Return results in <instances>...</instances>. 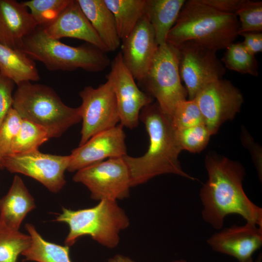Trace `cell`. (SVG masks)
<instances>
[{
	"mask_svg": "<svg viewBox=\"0 0 262 262\" xmlns=\"http://www.w3.org/2000/svg\"><path fill=\"white\" fill-rule=\"evenodd\" d=\"M205 166L208 178L200 192L203 220L220 229L225 217L235 214L262 227V209L249 199L243 189L245 170L242 165L227 158L209 156Z\"/></svg>",
	"mask_w": 262,
	"mask_h": 262,
	"instance_id": "cell-1",
	"label": "cell"
},
{
	"mask_svg": "<svg viewBox=\"0 0 262 262\" xmlns=\"http://www.w3.org/2000/svg\"><path fill=\"white\" fill-rule=\"evenodd\" d=\"M139 120L145 125L149 143L147 152L142 156L133 157L127 154L123 157L130 171L131 187L166 174L195 180L180 166L178 158L182 149L176 131L156 101L141 110Z\"/></svg>",
	"mask_w": 262,
	"mask_h": 262,
	"instance_id": "cell-2",
	"label": "cell"
},
{
	"mask_svg": "<svg viewBox=\"0 0 262 262\" xmlns=\"http://www.w3.org/2000/svg\"><path fill=\"white\" fill-rule=\"evenodd\" d=\"M237 16L220 12L199 0L186 1L166 42L178 47L195 41L216 51L226 49L238 36Z\"/></svg>",
	"mask_w": 262,
	"mask_h": 262,
	"instance_id": "cell-3",
	"label": "cell"
},
{
	"mask_svg": "<svg viewBox=\"0 0 262 262\" xmlns=\"http://www.w3.org/2000/svg\"><path fill=\"white\" fill-rule=\"evenodd\" d=\"M17 85L12 108L22 119L44 128L50 138L59 137L81 121L78 107L66 105L52 88L31 82Z\"/></svg>",
	"mask_w": 262,
	"mask_h": 262,
	"instance_id": "cell-4",
	"label": "cell"
},
{
	"mask_svg": "<svg viewBox=\"0 0 262 262\" xmlns=\"http://www.w3.org/2000/svg\"><path fill=\"white\" fill-rule=\"evenodd\" d=\"M33 60L41 62L50 71H73L79 68L99 72L111 64L106 52L88 43L72 47L48 36L37 27L23 40L19 49Z\"/></svg>",
	"mask_w": 262,
	"mask_h": 262,
	"instance_id": "cell-5",
	"label": "cell"
},
{
	"mask_svg": "<svg viewBox=\"0 0 262 262\" xmlns=\"http://www.w3.org/2000/svg\"><path fill=\"white\" fill-rule=\"evenodd\" d=\"M55 221L68 225L69 230L65 244L69 247L79 238L89 235L100 245L114 248L119 244L120 232L130 225L128 217L116 201L107 199L87 209L63 208Z\"/></svg>",
	"mask_w": 262,
	"mask_h": 262,
	"instance_id": "cell-6",
	"label": "cell"
},
{
	"mask_svg": "<svg viewBox=\"0 0 262 262\" xmlns=\"http://www.w3.org/2000/svg\"><path fill=\"white\" fill-rule=\"evenodd\" d=\"M147 93L156 99L171 120L174 110L187 95L179 69L178 50L167 43L159 46L149 68L140 82Z\"/></svg>",
	"mask_w": 262,
	"mask_h": 262,
	"instance_id": "cell-7",
	"label": "cell"
},
{
	"mask_svg": "<svg viewBox=\"0 0 262 262\" xmlns=\"http://www.w3.org/2000/svg\"><path fill=\"white\" fill-rule=\"evenodd\" d=\"M176 48L180 77L189 99H194L209 83L223 78L226 68L216 51L193 41L184 42Z\"/></svg>",
	"mask_w": 262,
	"mask_h": 262,
	"instance_id": "cell-8",
	"label": "cell"
},
{
	"mask_svg": "<svg viewBox=\"0 0 262 262\" xmlns=\"http://www.w3.org/2000/svg\"><path fill=\"white\" fill-rule=\"evenodd\" d=\"M73 180L85 185L91 197L99 201L127 198L131 187L130 171L123 157L108 159L80 169Z\"/></svg>",
	"mask_w": 262,
	"mask_h": 262,
	"instance_id": "cell-9",
	"label": "cell"
},
{
	"mask_svg": "<svg viewBox=\"0 0 262 262\" xmlns=\"http://www.w3.org/2000/svg\"><path fill=\"white\" fill-rule=\"evenodd\" d=\"M78 107L82 121L79 146L94 135L115 127L120 123L116 100L111 82L107 81L97 88L85 87L79 92Z\"/></svg>",
	"mask_w": 262,
	"mask_h": 262,
	"instance_id": "cell-10",
	"label": "cell"
},
{
	"mask_svg": "<svg viewBox=\"0 0 262 262\" xmlns=\"http://www.w3.org/2000/svg\"><path fill=\"white\" fill-rule=\"evenodd\" d=\"M70 155L43 153L38 150L2 158V164L11 173H20L37 180L51 192L57 193L64 186L65 172Z\"/></svg>",
	"mask_w": 262,
	"mask_h": 262,
	"instance_id": "cell-11",
	"label": "cell"
},
{
	"mask_svg": "<svg viewBox=\"0 0 262 262\" xmlns=\"http://www.w3.org/2000/svg\"><path fill=\"white\" fill-rule=\"evenodd\" d=\"M194 99L200 109L204 124L212 135L223 123L234 117L244 102L239 89L223 78L205 86Z\"/></svg>",
	"mask_w": 262,
	"mask_h": 262,
	"instance_id": "cell-12",
	"label": "cell"
},
{
	"mask_svg": "<svg viewBox=\"0 0 262 262\" xmlns=\"http://www.w3.org/2000/svg\"><path fill=\"white\" fill-rule=\"evenodd\" d=\"M110 65L111 70L106 78L115 92L120 124L133 129L139 124L141 110L153 102L152 98L139 88L123 62L121 52L115 55Z\"/></svg>",
	"mask_w": 262,
	"mask_h": 262,
	"instance_id": "cell-13",
	"label": "cell"
},
{
	"mask_svg": "<svg viewBox=\"0 0 262 262\" xmlns=\"http://www.w3.org/2000/svg\"><path fill=\"white\" fill-rule=\"evenodd\" d=\"M123 126L118 124L90 138L71 151L67 170L77 171L108 158L122 157L127 154Z\"/></svg>",
	"mask_w": 262,
	"mask_h": 262,
	"instance_id": "cell-14",
	"label": "cell"
},
{
	"mask_svg": "<svg viewBox=\"0 0 262 262\" xmlns=\"http://www.w3.org/2000/svg\"><path fill=\"white\" fill-rule=\"evenodd\" d=\"M122 41L120 52L123 62L135 80L140 82L159 46L153 29L145 14Z\"/></svg>",
	"mask_w": 262,
	"mask_h": 262,
	"instance_id": "cell-15",
	"label": "cell"
},
{
	"mask_svg": "<svg viewBox=\"0 0 262 262\" xmlns=\"http://www.w3.org/2000/svg\"><path fill=\"white\" fill-rule=\"evenodd\" d=\"M207 243L214 251L243 262L252 258L261 247L262 227L247 222L243 226L233 225L213 235Z\"/></svg>",
	"mask_w": 262,
	"mask_h": 262,
	"instance_id": "cell-16",
	"label": "cell"
},
{
	"mask_svg": "<svg viewBox=\"0 0 262 262\" xmlns=\"http://www.w3.org/2000/svg\"><path fill=\"white\" fill-rule=\"evenodd\" d=\"M42 28L50 38L59 40L68 37L82 40L107 52L77 0H71L52 23Z\"/></svg>",
	"mask_w": 262,
	"mask_h": 262,
	"instance_id": "cell-17",
	"label": "cell"
},
{
	"mask_svg": "<svg viewBox=\"0 0 262 262\" xmlns=\"http://www.w3.org/2000/svg\"><path fill=\"white\" fill-rule=\"evenodd\" d=\"M37 24L23 2L15 0H0V43L19 49L25 37Z\"/></svg>",
	"mask_w": 262,
	"mask_h": 262,
	"instance_id": "cell-18",
	"label": "cell"
},
{
	"mask_svg": "<svg viewBox=\"0 0 262 262\" xmlns=\"http://www.w3.org/2000/svg\"><path fill=\"white\" fill-rule=\"evenodd\" d=\"M35 208L34 200L21 178L15 175L7 193L0 199V222L16 230Z\"/></svg>",
	"mask_w": 262,
	"mask_h": 262,
	"instance_id": "cell-19",
	"label": "cell"
},
{
	"mask_svg": "<svg viewBox=\"0 0 262 262\" xmlns=\"http://www.w3.org/2000/svg\"><path fill=\"white\" fill-rule=\"evenodd\" d=\"M82 11L99 36L107 52L120 45L114 15L104 0H77Z\"/></svg>",
	"mask_w": 262,
	"mask_h": 262,
	"instance_id": "cell-20",
	"label": "cell"
},
{
	"mask_svg": "<svg viewBox=\"0 0 262 262\" xmlns=\"http://www.w3.org/2000/svg\"><path fill=\"white\" fill-rule=\"evenodd\" d=\"M185 0H146L145 15L155 33L158 46L166 37L176 22Z\"/></svg>",
	"mask_w": 262,
	"mask_h": 262,
	"instance_id": "cell-21",
	"label": "cell"
},
{
	"mask_svg": "<svg viewBox=\"0 0 262 262\" xmlns=\"http://www.w3.org/2000/svg\"><path fill=\"white\" fill-rule=\"evenodd\" d=\"M0 73L17 85L40 79L34 60L20 49H12L0 43Z\"/></svg>",
	"mask_w": 262,
	"mask_h": 262,
	"instance_id": "cell-22",
	"label": "cell"
},
{
	"mask_svg": "<svg viewBox=\"0 0 262 262\" xmlns=\"http://www.w3.org/2000/svg\"><path fill=\"white\" fill-rule=\"evenodd\" d=\"M26 230L31 238L30 246L22 254L24 260L36 262H71L69 247L45 240L31 224H26Z\"/></svg>",
	"mask_w": 262,
	"mask_h": 262,
	"instance_id": "cell-23",
	"label": "cell"
},
{
	"mask_svg": "<svg viewBox=\"0 0 262 262\" xmlns=\"http://www.w3.org/2000/svg\"><path fill=\"white\" fill-rule=\"evenodd\" d=\"M113 13L121 40L132 32L144 15L146 0H104Z\"/></svg>",
	"mask_w": 262,
	"mask_h": 262,
	"instance_id": "cell-24",
	"label": "cell"
},
{
	"mask_svg": "<svg viewBox=\"0 0 262 262\" xmlns=\"http://www.w3.org/2000/svg\"><path fill=\"white\" fill-rule=\"evenodd\" d=\"M29 235L0 222V262H16L18 256L30 246Z\"/></svg>",
	"mask_w": 262,
	"mask_h": 262,
	"instance_id": "cell-25",
	"label": "cell"
},
{
	"mask_svg": "<svg viewBox=\"0 0 262 262\" xmlns=\"http://www.w3.org/2000/svg\"><path fill=\"white\" fill-rule=\"evenodd\" d=\"M49 139L48 133L44 128L29 120L22 119L19 131L13 143L11 154L38 150V147Z\"/></svg>",
	"mask_w": 262,
	"mask_h": 262,
	"instance_id": "cell-26",
	"label": "cell"
},
{
	"mask_svg": "<svg viewBox=\"0 0 262 262\" xmlns=\"http://www.w3.org/2000/svg\"><path fill=\"white\" fill-rule=\"evenodd\" d=\"M221 61L226 68L241 74L258 75L259 65L255 55L248 52L242 43H233L228 46Z\"/></svg>",
	"mask_w": 262,
	"mask_h": 262,
	"instance_id": "cell-27",
	"label": "cell"
},
{
	"mask_svg": "<svg viewBox=\"0 0 262 262\" xmlns=\"http://www.w3.org/2000/svg\"><path fill=\"white\" fill-rule=\"evenodd\" d=\"M71 0H31L22 2L30 11L37 26L45 28L52 23Z\"/></svg>",
	"mask_w": 262,
	"mask_h": 262,
	"instance_id": "cell-28",
	"label": "cell"
},
{
	"mask_svg": "<svg viewBox=\"0 0 262 262\" xmlns=\"http://www.w3.org/2000/svg\"><path fill=\"white\" fill-rule=\"evenodd\" d=\"M171 121L176 130L204 124L202 114L194 99L180 101L174 110Z\"/></svg>",
	"mask_w": 262,
	"mask_h": 262,
	"instance_id": "cell-29",
	"label": "cell"
},
{
	"mask_svg": "<svg viewBox=\"0 0 262 262\" xmlns=\"http://www.w3.org/2000/svg\"><path fill=\"white\" fill-rule=\"evenodd\" d=\"M175 131L181 149L194 153L202 150L212 135L204 124Z\"/></svg>",
	"mask_w": 262,
	"mask_h": 262,
	"instance_id": "cell-30",
	"label": "cell"
},
{
	"mask_svg": "<svg viewBox=\"0 0 262 262\" xmlns=\"http://www.w3.org/2000/svg\"><path fill=\"white\" fill-rule=\"evenodd\" d=\"M235 15L239 23L238 35L244 33L262 32V1L249 0Z\"/></svg>",
	"mask_w": 262,
	"mask_h": 262,
	"instance_id": "cell-31",
	"label": "cell"
},
{
	"mask_svg": "<svg viewBox=\"0 0 262 262\" xmlns=\"http://www.w3.org/2000/svg\"><path fill=\"white\" fill-rule=\"evenodd\" d=\"M22 119L18 113L12 108L6 115L0 126V156L11 154L13 143L21 125Z\"/></svg>",
	"mask_w": 262,
	"mask_h": 262,
	"instance_id": "cell-32",
	"label": "cell"
},
{
	"mask_svg": "<svg viewBox=\"0 0 262 262\" xmlns=\"http://www.w3.org/2000/svg\"><path fill=\"white\" fill-rule=\"evenodd\" d=\"M15 84L11 80L0 73V126L12 108Z\"/></svg>",
	"mask_w": 262,
	"mask_h": 262,
	"instance_id": "cell-33",
	"label": "cell"
},
{
	"mask_svg": "<svg viewBox=\"0 0 262 262\" xmlns=\"http://www.w3.org/2000/svg\"><path fill=\"white\" fill-rule=\"evenodd\" d=\"M215 10L225 14L236 15L249 0H199Z\"/></svg>",
	"mask_w": 262,
	"mask_h": 262,
	"instance_id": "cell-34",
	"label": "cell"
},
{
	"mask_svg": "<svg viewBox=\"0 0 262 262\" xmlns=\"http://www.w3.org/2000/svg\"><path fill=\"white\" fill-rule=\"evenodd\" d=\"M244 39L241 42L246 50L250 54L255 55L262 51V32H248L240 34Z\"/></svg>",
	"mask_w": 262,
	"mask_h": 262,
	"instance_id": "cell-35",
	"label": "cell"
},
{
	"mask_svg": "<svg viewBox=\"0 0 262 262\" xmlns=\"http://www.w3.org/2000/svg\"><path fill=\"white\" fill-rule=\"evenodd\" d=\"M108 262H136L131 258L121 254H117L109 259Z\"/></svg>",
	"mask_w": 262,
	"mask_h": 262,
	"instance_id": "cell-36",
	"label": "cell"
},
{
	"mask_svg": "<svg viewBox=\"0 0 262 262\" xmlns=\"http://www.w3.org/2000/svg\"><path fill=\"white\" fill-rule=\"evenodd\" d=\"M261 261H262V256L260 255L258 257L257 261H256L255 262H261ZM253 262V260H252V258H251V259H250L249 260H246V261H244V262Z\"/></svg>",
	"mask_w": 262,
	"mask_h": 262,
	"instance_id": "cell-37",
	"label": "cell"
},
{
	"mask_svg": "<svg viewBox=\"0 0 262 262\" xmlns=\"http://www.w3.org/2000/svg\"><path fill=\"white\" fill-rule=\"evenodd\" d=\"M2 158L0 156V169H3V167L2 164Z\"/></svg>",
	"mask_w": 262,
	"mask_h": 262,
	"instance_id": "cell-38",
	"label": "cell"
},
{
	"mask_svg": "<svg viewBox=\"0 0 262 262\" xmlns=\"http://www.w3.org/2000/svg\"><path fill=\"white\" fill-rule=\"evenodd\" d=\"M171 262H186V261L183 260H175Z\"/></svg>",
	"mask_w": 262,
	"mask_h": 262,
	"instance_id": "cell-39",
	"label": "cell"
}]
</instances>
